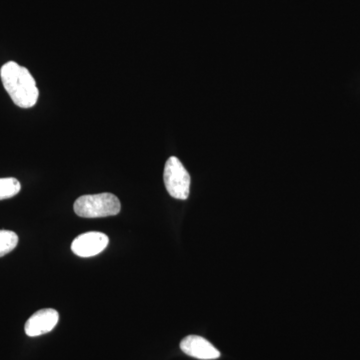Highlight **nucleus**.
<instances>
[{"mask_svg": "<svg viewBox=\"0 0 360 360\" xmlns=\"http://www.w3.org/2000/svg\"><path fill=\"white\" fill-rule=\"evenodd\" d=\"M108 243L110 238L103 232H85L73 240L71 250L77 257H96L108 248Z\"/></svg>", "mask_w": 360, "mask_h": 360, "instance_id": "4", "label": "nucleus"}, {"mask_svg": "<svg viewBox=\"0 0 360 360\" xmlns=\"http://www.w3.org/2000/svg\"><path fill=\"white\" fill-rule=\"evenodd\" d=\"M20 182L13 177L0 179V200H8L20 193Z\"/></svg>", "mask_w": 360, "mask_h": 360, "instance_id": "7", "label": "nucleus"}, {"mask_svg": "<svg viewBox=\"0 0 360 360\" xmlns=\"http://www.w3.org/2000/svg\"><path fill=\"white\" fill-rule=\"evenodd\" d=\"M75 214L84 219L113 217L122 210V205L115 194L104 193L80 196L75 200Z\"/></svg>", "mask_w": 360, "mask_h": 360, "instance_id": "2", "label": "nucleus"}, {"mask_svg": "<svg viewBox=\"0 0 360 360\" xmlns=\"http://www.w3.org/2000/svg\"><path fill=\"white\" fill-rule=\"evenodd\" d=\"M59 321V314L56 309H40L26 321L25 330L26 335L30 338L44 335L51 333Z\"/></svg>", "mask_w": 360, "mask_h": 360, "instance_id": "5", "label": "nucleus"}, {"mask_svg": "<svg viewBox=\"0 0 360 360\" xmlns=\"http://www.w3.org/2000/svg\"><path fill=\"white\" fill-rule=\"evenodd\" d=\"M18 245V236L11 231H0V257L8 255Z\"/></svg>", "mask_w": 360, "mask_h": 360, "instance_id": "8", "label": "nucleus"}, {"mask_svg": "<svg viewBox=\"0 0 360 360\" xmlns=\"http://www.w3.org/2000/svg\"><path fill=\"white\" fill-rule=\"evenodd\" d=\"M165 188L174 198L186 200L191 191V175L180 160L172 156L165 163Z\"/></svg>", "mask_w": 360, "mask_h": 360, "instance_id": "3", "label": "nucleus"}, {"mask_svg": "<svg viewBox=\"0 0 360 360\" xmlns=\"http://www.w3.org/2000/svg\"><path fill=\"white\" fill-rule=\"evenodd\" d=\"M180 349L188 356L201 360L217 359L220 352L210 341L198 335H188L180 342Z\"/></svg>", "mask_w": 360, "mask_h": 360, "instance_id": "6", "label": "nucleus"}, {"mask_svg": "<svg viewBox=\"0 0 360 360\" xmlns=\"http://www.w3.org/2000/svg\"><path fill=\"white\" fill-rule=\"evenodd\" d=\"M0 77L7 94L21 108H33L39 99L37 82L27 68L9 61L0 70Z\"/></svg>", "mask_w": 360, "mask_h": 360, "instance_id": "1", "label": "nucleus"}]
</instances>
